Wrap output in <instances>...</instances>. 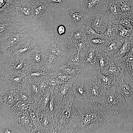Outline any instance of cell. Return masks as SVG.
I'll return each mask as SVG.
<instances>
[{
  "mask_svg": "<svg viewBox=\"0 0 133 133\" xmlns=\"http://www.w3.org/2000/svg\"><path fill=\"white\" fill-rule=\"evenodd\" d=\"M124 41L122 39H117L111 41L102 50L111 59H112L118 52Z\"/></svg>",
  "mask_w": 133,
  "mask_h": 133,
  "instance_id": "44dd1931",
  "label": "cell"
},
{
  "mask_svg": "<svg viewBox=\"0 0 133 133\" xmlns=\"http://www.w3.org/2000/svg\"><path fill=\"white\" fill-rule=\"evenodd\" d=\"M133 33V30L123 25L118 24L117 34L119 38L129 37Z\"/></svg>",
  "mask_w": 133,
  "mask_h": 133,
  "instance_id": "f35d334b",
  "label": "cell"
},
{
  "mask_svg": "<svg viewBox=\"0 0 133 133\" xmlns=\"http://www.w3.org/2000/svg\"><path fill=\"white\" fill-rule=\"evenodd\" d=\"M53 94V90L50 86L44 90L42 96L39 100V108L42 111L46 107Z\"/></svg>",
  "mask_w": 133,
  "mask_h": 133,
  "instance_id": "83f0119b",
  "label": "cell"
},
{
  "mask_svg": "<svg viewBox=\"0 0 133 133\" xmlns=\"http://www.w3.org/2000/svg\"><path fill=\"white\" fill-rule=\"evenodd\" d=\"M6 0H0V7H3L5 3Z\"/></svg>",
  "mask_w": 133,
  "mask_h": 133,
  "instance_id": "c3c4849f",
  "label": "cell"
},
{
  "mask_svg": "<svg viewBox=\"0 0 133 133\" xmlns=\"http://www.w3.org/2000/svg\"><path fill=\"white\" fill-rule=\"evenodd\" d=\"M17 91L11 89L0 96V102L6 108L12 107L18 101L17 96Z\"/></svg>",
  "mask_w": 133,
  "mask_h": 133,
  "instance_id": "ffe728a7",
  "label": "cell"
},
{
  "mask_svg": "<svg viewBox=\"0 0 133 133\" xmlns=\"http://www.w3.org/2000/svg\"><path fill=\"white\" fill-rule=\"evenodd\" d=\"M46 51L37 44L23 57L28 64L44 67V61Z\"/></svg>",
  "mask_w": 133,
  "mask_h": 133,
  "instance_id": "52a82bcc",
  "label": "cell"
},
{
  "mask_svg": "<svg viewBox=\"0 0 133 133\" xmlns=\"http://www.w3.org/2000/svg\"><path fill=\"white\" fill-rule=\"evenodd\" d=\"M71 90L74 99L90 98L88 84L83 80H76L72 84Z\"/></svg>",
  "mask_w": 133,
  "mask_h": 133,
  "instance_id": "4fadbf2b",
  "label": "cell"
},
{
  "mask_svg": "<svg viewBox=\"0 0 133 133\" xmlns=\"http://www.w3.org/2000/svg\"><path fill=\"white\" fill-rule=\"evenodd\" d=\"M35 32L34 27L28 24L11 26L8 27L6 31L0 33V53L33 35Z\"/></svg>",
  "mask_w": 133,
  "mask_h": 133,
  "instance_id": "7a4b0ae2",
  "label": "cell"
},
{
  "mask_svg": "<svg viewBox=\"0 0 133 133\" xmlns=\"http://www.w3.org/2000/svg\"><path fill=\"white\" fill-rule=\"evenodd\" d=\"M82 29L84 31L87 38L88 37L96 36L100 35L96 33L92 28L89 23L87 24Z\"/></svg>",
  "mask_w": 133,
  "mask_h": 133,
  "instance_id": "f6af8a7d",
  "label": "cell"
},
{
  "mask_svg": "<svg viewBox=\"0 0 133 133\" xmlns=\"http://www.w3.org/2000/svg\"><path fill=\"white\" fill-rule=\"evenodd\" d=\"M107 0H83L84 12L91 15L97 13L104 8Z\"/></svg>",
  "mask_w": 133,
  "mask_h": 133,
  "instance_id": "5bb4252c",
  "label": "cell"
},
{
  "mask_svg": "<svg viewBox=\"0 0 133 133\" xmlns=\"http://www.w3.org/2000/svg\"><path fill=\"white\" fill-rule=\"evenodd\" d=\"M44 3L48 6L61 7L65 5V0H44Z\"/></svg>",
  "mask_w": 133,
  "mask_h": 133,
  "instance_id": "b9f144b4",
  "label": "cell"
},
{
  "mask_svg": "<svg viewBox=\"0 0 133 133\" xmlns=\"http://www.w3.org/2000/svg\"><path fill=\"white\" fill-rule=\"evenodd\" d=\"M49 81L50 78L48 76L36 81L39 89L43 93L45 90L50 86Z\"/></svg>",
  "mask_w": 133,
  "mask_h": 133,
  "instance_id": "7bdbcfd3",
  "label": "cell"
},
{
  "mask_svg": "<svg viewBox=\"0 0 133 133\" xmlns=\"http://www.w3.org/2000/svg\"><path fill=\"white\" fill-rule=\"evenodd\" d=\"M89 46V44L88 40H83L79 41L76 43L73 46L80 52L82 50H87Z\"/></svg>",
  "mask_w": 133,
  "mask_h": 133,
  "instance_id": "ee69618b",
  "label": "cell"
},
{
  "mask_svg": "<svg viewBox=\"0 0 133 133\" xmlns=\"http://www.w3.org/2000/svg\"><path fill=\"white\" fill-rule=\"evenodd\" d=\"M34 4L29 3L25 0H21L15 10L20 16L28 19L34 17L33 8Z\"/></svg>",
  "mask_w": 133,
  "mask_h": 133,
  "instance_id": "e0dca14e",
  "label": "cell"
},
{
  "mask_svg": "<svg viewBox=\"0 0 133 133\" xmlns=\"http://www.w3.org/2000/svg\"><path fill=\"white\" fill-rule=\"evenodd\" d=\"M90 15L79 10L70 9L67 12L66 16L73 26L83 29L89 23Z\"/></svg>",
  "mask_w": 133,
  "mask_h": 133,
  "instance_id": "ba28073f",
  "label": "cell"
},
{
  "mask_svg": "<svg viewBox=\"0 0 133 133\" xmlns=\"http://www.w3.org/2000/svg\"><path fill=\"white\" fill-rule=\"evenodd\" d=\"M118 94L116 85H113L105 89L104 98V104L106 107L116 114L119 112L122 101V99Z\"/></svg>",
  "mask_w": 133,
  "mask_h": 133,
  "instance_id": "5b68a950",
  "label": "cell"
},
{
  "mask_svg": "<svg viewBox=\"0 0 133 133\" xmlns=\"http://www.w3.org/2000/svg\"><path fill=\"white\" fill-rule=\"evenodd\" d=\"M19 2L17 0H6L4 5L0 8V16H5L6 14L13 10H15Z\"/></svg>",
  "mask_w": 133,
  "mask_h": 133,
  "instance_id": "1f68e13d",
  "label": "cell"
},
{
  "mask_svg": "<svg viewBox=\"0 0 133 133\" xmlns=\"http://www.w3.org/2000/svg\"><path fill=\"white\" fill-rule=\"evenodd\" d=\"M37 44L36 41L32 38H27L12 47L9 51L10 56L23 57Z\"/></svg>",
  "mask_w": 133,
  "mask_h": 133,
  "instance_id": "9c48e42d",
  "label": "cell"
},
{
  "mask_svg": "<svg viewBox=\"0 0 133 133\" xmlns=\"http://www.w3.org/2000/svg\"><path fill=\"white\" fill-rule=\"evenodd\" d=\"M57 31L59 34V36L55 43L56 44L57 42L58 41L60 36L61 35L65 33L66 28L63 25H60L58 27Z\"/></svg>",
  "mask_w": 133,
  "mask_h": 133,
  "instance_id": "7dc6e473",
  "label": "cell"
},
{
  "mask_svg": "<svg viewBox=\"0 0 133 133\" xmlns=\"http://www.w3.org/2000/svg\"><path fill=\"white\" fill-rule=\"evenodd\" d=\"M48 76L57 78L60 80L62 84L66 82L70 79L74 78L66 73L58 67L50 70Z\"/></svg>",
  "mask_w": 133,
  "mask_h": 133,
  "instance_id": "f546056e",
  "label": "cell"
},
{
  "mask_svg": "<svg viewBox=\"0 0 133 133\" xmlns=\"http://www.w3.org/2000/svg\"><path fill=\"white\" fill-rule=\"evenodd\" d=\"M3 133H14L15 132L8 129H5L3 131Z\"/></svg>",
  "mask_w": 133,
  "mask_h": 133,
  "instance_id": "681fc988",
  "label": "cell"
},
{
  "mask_svg": "<svg viewBox=\"0 0 133 133\" xmlns=\"http://www.w3.org/2000/svg\"><path fill=\"white\" fill-rule=\"evenodd\" d=\"M78 77L69 79L66 82L61 84L57 90H53L55 95L56 104L57 106L64 99L72 93V84Z\"/></svg>",
  "mask_w": 133,
  "mask_h": 133,
  "instance_id": "8fae6325",
  "label": "cell"
},
{
  "mask_svg": "<svg viewBox=\"0 0 133 133\" xmlns=\"http://www.w3.org/2000/svg\"><path fill=\"white\" fill-rule=\"evenodd\" d=\"M97 70V78L102 85L105 88L117 84V81L113 76L102 74L99 70Z\"/></svg>",
  "mask_w": 133,
  "mask_h": 133,
  "instance_id": "484cf974",
  "label": "cell"
},
{
  "mask_svg": "<svg viewBox=\"0 0 133 133\" xmlns=\"http://www.w3.org/2000/svg\"><path fill=\"white\" fill-rule=\"evenodd\" d=\"M27 89L34 101H38L41 98L43 93L39 89L36 81L29 79Z\"/></svg>",
  "mask_w": 133,
  "mask_h": 133,
  "instance_id": "d4e9b609",
  "label": "cell"
},
{
  "mask_svg": "<svg viewBox=\"0 0 133 133\" xmlns=\"http://www.w3.org/2000/svg\"><path fill=\"white\" fill-rule=\"evenodd\" d=\"M17 98L18 101L20 100L26 102L32 103L34 101L27 88L18 91Z\"/></svg>",
  "mask_w": 133,
  "mask_h": 133,
  "instance_id": "d590c367",
  "label": "cell"
},
{
  "mask_svg": "<svg viewBox=\"0 0 133 133\" xmlns=\"http://www.w3.org/2000/svg\"><path fill=\"white\" fill-rule=\"evenodd\" d=\"M131 47V42L129 37L125 38L121 47L112 59L119 58L125 56L130 51Z\"/></svg>",
  "mask_w": 133,
  "mask_h": 133,
  "instance_id": "f1b7e54d",
  "label": "cell"
},
{
  "mask_svg": "<svg viewBox=\"0 0 133 133\" xmlns=\"http://www.w3.org/2000/svg\"><path fill=\"white\" fill-rule=\"evenodd\" d=\"M48 51L57 56L59 59H61L65 53L58 45L54 43L53 41L49 48Z\"/></svg>",
  "mask_w": 133,
  "mask_h": 133,
  "instance_id": "60d3db41",
  "label": "cell"
},
{
  "mask_svg": "<svg viewBox=\"0 0 133 133\" xmlns=\"http://www.w3.org/2000/svg\"><path fill=\"white\" fill-rule=\"evenodd\" d=\"M83 63V60L80 56L79 52H78L76 54L70 57L66 65L79 68L84 66Z\"/></svg>",
  "mask_w": 133,
  "mask_h": 133,
  "instance_id": "e575fe53",
  "label": "cell"
},
{
  "mask_svg": "<svg viewBox=\"0 0 133 133\" xmlns=\"http://www.w3.org/2000/svg\"><path fill=\"white\" fill-rule=\"evenodd\" d=\"M96 61L95 66L97 70H100L107 66L112 59L102 50H96Z\"/></svg>",
  "mask_w": 133,
  "mask_h": 133,
  "instance_id": "cb8c5ba5",
  "label": "cell"
},
{
  "mask_svg": "<svg viewBox=\"0 0 133 133\" xmlns=\"http://www.w3.org/2000/svg\"><path fill=\"white\" fill-rule=\"evenodd\" d=\"M111 21L106 11L104 9L99 12L90 15L89 22L92 28L99 34H104Z\"/></svg>",
  "mask_w": 133,
  "mask_h": 133,
  "instance_id": "277c9868",
  "label": "cell"
},
{
  "mask_svg": "<svg viewBox=\"0 0 133 133\" xmlns=\"http://www.w3.org/2000/svg\"><path fill=\"white\" fill-rule=\"evenodd\" d=\"M74 99L71 93L64 99L56 109L54 116L57 133H69L68 125Z\"/></svg>",
  "mask_w": 133,
  "mask_h": 133,
  "instance_id": "3957f363",
  "label": "cell"
},
{
  "mask_svg": "<svg viewBox=\"0 0 133 133\" xmlns=\"http://www.w3.org/2000/svg\"><path fill=\"white\" fill-rule=\"evenodd\" d=\"M27 64L24 57L14 55L11 57L8 69L10 72L13 71H23Z\"/></svg>",
  "mask_w": 133,
  "mask_h": 133,
  "instance_id": "ac0fdd59",
  "label": "cell"
},
{
  "mask_svg": "<svg viewBox=\"0 0 133 133\" xmlns=\"http://www.w3.org/2000/svg\"><path fill=\"white\" fill-rule=\"evenodd\" d=\"M4 79L11 89L18 91L27 88L29 79L24 71L10 72L5 76Z\"/></svg>",
  "mask_w": 133,
  "mask_h": 133,
  "instance_id": "8992f818",
  "label": "cell"
},
{
  "mask_svg": "<svg viewBox=\"0 0 133 133\" xmlns=\"http://www.w3.org/2000/svg\"><path fill=\"white\" fill-rule=\"evenodd\" d=\"M86 52L85 57L83 60L84 63L95 66L96 61V49L89 46Z\"/></svg>",
  "mask_w": 133,
  "mask_h": 133,
  "instance_id": "d6a6232c",
  "label": "cell"
},
{
  "mask_svg": "<svg viewBox=\"0 0 133 133\" xmlns=\"http://www.w3.org/2000/svg\"><path fill=\"white\" fill-rule=\"evenodd\" d=\"M109 111L102 103L89 98L74 99L68 126L69 133H97L109 125Z\"/></svg>",
  "mask_w": 133,
  "mask_h": 133,
  "instance_id": "6da1fadb",
  "label": "cell"
},
{
  "mask_svg": "<svg viewBox=\"0 0 133 133\" xmlns=\"http://www.w3.org/2000/svg\"><path fill=\"white\" fill-rule=\"evenodd\" d=\"M89 46L95 48L96 50L103 49L111 41L106 36L102 34L95 37H88Z\"/></svg>",
  "mask_w": 133,
  "mask_h": 133,
  "instance_id": "7402d4cb",
  "label": "cell"
},
{
  "mask_svg": "<svg viewBox=\"0 0 133 133\" xmlns=\"http://www.w3.org/2000/svg\"><path fill=\"white\" fill-rule=\"evenodd\" d=\"M121 12L133 18V4L128 0H116Z\"/></svg>",
  "mask_w": 133,
  "mask_h": 133,
  "instance_id": "4316f807",
  "label": "cell"
},
{
  "mask_svg": "<svg viewBox=\"0 0 133 133\" xmlns=\"http://www.w3.org/2000/svg\"><path fill=\"white\" fill-rule=\"evenodd\" d=\"M35 6L42 14L46 9L47 5L40 2H37L35 4Z\"/></svg>",
  "mask_w": 133,
  "mask_h": 133,
  "instance_id": "bcb514c9",
  "label": "cell"
},
{
  "mask_svg": "<svg viewBox=\"0 0 133 133\" xmlns=\"http://www.w3.org/2000/svg\"><path fill=\"white\" fill-rule=\"evenodd\" d=\"M103 8L107 11L110 21L112 22L116 20L122 13L116 0H107Z\"/></svg>",
  "mask_w": 133,
  "mask_h": 133,
  "instance_id": "d6986e66",
  "label": "cell"
},
{
  "mask_svg": "<svg viewBox=\"0 0 133 133\" xmlns=\"http://www.w3.org/2000/svg\"><path fill=\"white\" fill-rule=\"evenodd\" d=\"M59 58L55 55L48 51L45 56L44 61V67L48 71H50L52 65L56 61L59 60Z\"/></svg>",
  "mask_w": 133,
  "mask_h": 133,
  "instance_id": "74e56055",
  "label": "cell"
},
{
  "mask_svg": "<svg viewBox=\"0 0 133 133\" xmlns=\"http://www.w3.org/2000/svg\"><path fill=\"white\" fill-rule=\"evenodd\" d=\"M65 34L68 38V48L73 47L76 43L79 41L88 40L86 34L82 29L72 31L70 36Z\"/></svg>",
  "mask_w": 133,
  "mask_h": 133,
  "instance_id": "603a6c76",
  "label": "cell"
},
{
  "mask_svg": "<svg viewBox=\"0 0 133 133\" xmlns=\"http://www.w3.org/2000/svg\"><path fill=\"white\" fill-rule=\"evenodd\" d=\"M0 33H1L6 31L7 27L9 26L22 25L25 23L16 22L11 20L5 16H0Z\"/></svg>",
  "mask_w": 133,
  "mask_h": 133,
  "instance_id": "8d00e7d4",
  "label": "cell"
},
{
  "mask_svg": "<svg viewBox=\"0 0 133 133\" xmlns=\"http://www.w3.org/2000/svg\"><path fill=\"white\" fill-rule=\"evenodd\" d=\"M132 26L133 27V22L132 23Z\"/></svg>",
  "mask_w": 133,
  "mask_h": 133,
  "instance_id": "f907efd6",
  "label": "cell"
},
{
  "mask_svg": "<svg viewBox=\"0 0 133 133\" xmlns=\"http://www.w3.org/2000/svg\"><path fill=\"white\" fill-rule=\"evenodd\" d=\"M100 71L104 75L113 76L116 78L117 82L124 78L123 70L116 65L112 59L107 66Z\"/></svg>",
  "mask_w": 133,
  "mask_h": 133,
  "instance_id": "9a60e30c",
  "label": "cell"
},
{
  "mask_svg": "<svg viewBox=\"0 0 133 133\" xmlns=\"http://www.w3.org/2000/svg\"><path fill=\"white\" fill-rule=\"evenodd\" d=\"M123 79L117 82L116 85V91L118 94L124 97L126 103L130 104L133 98V89L129 85V82L124 81Z\"/></svg>",
  "mask_w": 133,
  "mask_h": 133,
  "instance_id": "2e32d148",
  "label": "cell"
},
{
  "mask_svg": "<svg viewBox=\"0 0 133 133\" xmlns=\"http://www.w3.org/2000/svg\"><path fill=\"white\" fill-rule=\"evenodd\" d=\"M24 71L29 80L37 81L48 76L50 71L45 67L27 64Z\"/></svg>",
  "mask_w": 133,
  "mask_h": 133,
  "instance_id": "7c38bea8",
  "label": "cell"
},
{
  "mask_svg": "<svg viewBox=\"0 0 133 133\" xmlns=\"http://www.w3.org/2000/svg\"><path fill=\"white\" fill-rule=\"evenodd\" d=\"M90 98L95 101L104 104V98L105 88L98 80L97 76L87 83Z\"/></svg>",
  "mask_w": 133,
  "mask_h": 133,
  "instance_id": "30bf717a",
  "label": "cell"
},
{
  "mask_svg": "<svg viewBox=\"0 0 133 133\" xmlns=\"http://www.w3.org/2000/svg\"><path fill=\"white\" fill-rule=\"evenodd\" d=\"M58 68L74 77H78L79 74L81 71V69L79 68L74 67L63 64Z\"/></svg>",
  "mask_w": 133,
  "mask_h": 133,
  "instance_id": "ab89813d",
  "label": "cell"
},
{
  "mask_svg": "<svg viewBox=\"0 0 133 133\" xmlns=\"http://www.w3.org/2000/svg\"><path fill=\"white\" fill-rule=\"evenodd\" d=\"M118 24H115L112 21L109 22L105 33L103 34L106 36L110 41L119 38L117 34Z\"/></svg>",
  "mask_w": 133,
  "mask_h": 133,
  "instance_id": "4dcf8cb0",
  "label": "cell"
},
{
  "mask_svg": "<svg viewBox=\"0 0 133 133\" xmlns=\"http://www.w3.org/2000/svg\"><path fill=\"white\" fill-rule=\"evenodd\" d=\"M133 21V18L129 17L122 13L118 18L113 22L115 24H120L133 30L132 24Z\"/></svg>",
  "mask_w": 133,
  "mask_h": 133,
  "instance_id": "836d02e7",
  "label": "cell"
}]
</instances>
